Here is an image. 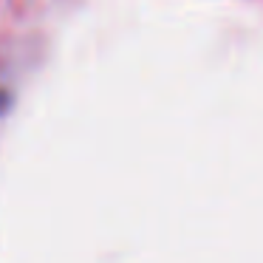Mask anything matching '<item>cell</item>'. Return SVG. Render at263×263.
Returning <instances> with one entry per match:
<instances>
[]
</instances>
